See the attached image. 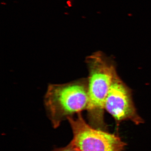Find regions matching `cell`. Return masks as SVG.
<instances>
[{"mask_svg":"<svg viewBox=\"0 0 151 151\" xmlns=\"http://www.w3.org/2000/svg\"><path fill=\"white\" fill-rule=\"evenodd\" d=\"M86 61L89 70L86 111L89 124L95 129L107 131L104 118L105 104L113 76L117 72L116 66L100 52L86 58Z\"/></svg>","mask_w":151,"mask_h":151,"instance_id":"cell-1","label":"cell"},{"mask_svg":"<svg viewBox=\"0 0 151 151\" xmlns=\"http://www.w3.org/2000/svg\"><path fill=\"white\" fill-rule=\"evenodd\" d=\"M68 121L73 133L71 143L79 151H124L127 145L118 135L87 124L81 113L70 117Z\"/></svg>","mask_w":151,"mask_h":151,"instance_id":"cell-3","label":"cell"},{"mask_svg":"<svg viewBox=\"0 0 151 151\" xmlns=\"http://www.w3.org/2000/svg\"><path fill=\"white\" fill-rule=\"evenodd\" d=\"M105 109L115 119L117 127L121 122L130 121L136 125L144 123L135 107L132 91L119 77L113 76L105 104Z\"/></svg>","mask_w":151,"mask_h":151,"instance_id":"cell-4","label":"cell"},{"mask_svg":"<svg viewBox=\"0 0 151 151\" xmlns=\"http://www.w3.org/2000/svg\"><path fill=\"white\" fill-rule=\"evenodd\" d=\"M44 102L53 127L57 128L63 121L87 110V78H80L65 84H50Z\"/></svg>","mask_w":151,"mask_h":151,"instance_id":"cell-2","label":"cell"},{"mask_svg":"<svg viewBox=\"0 0 151 151\" xmlns=\"http://www.w3.org/2000/svg\"><path fill=\"white\" fill-rule=\"evenodd\" d=\"M54 151H79L74 146L72 145V143H70L68 145L64 147L61 148L56 149Z\"/></svg>","mask_w":151,"mask_h":151,"instance_id":"cell-5","label":"cell"}]
</instances>
